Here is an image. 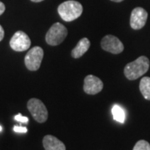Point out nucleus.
<instances>
[{
    "mask_svg": "<svg viewBox=\"0 0 150 150\" xmlns=\"http://www.w3.org/2000/svg\"><path fill=\"white\" fill-rule=\"evenodd\" d=\"M13 130L17 133H27L28 129L25 127H21V126H14Z\"/></svg>",
    "mask_w": 150,
    "mask_h": 150,
    "instance_id": "obj_16",
    "label": "nucleus"
},
{
    "mask_svg": "<svg viewBox=\"0 0 150 150\" xmlns=\"http://www.w3.org/2000/svg\"><path fill=\"white\" fill-rule=\"evenodd\" d=\"M61 18L66 22H72L79 18L83 13V6L79 2L69 0L62 3L58 8Z\"/></svg>",
    "mask_w": 150,
    "mask_h": 150,
    "instance_id": "obj_2",
    "label": "nucleus"
},
{
    "mask_svg": "<svg viewBox=\"0 0 150 150\" xmlns=\"http://www.w3.org/2000/svg\"><path fill=\"white\" fill-rule=\"evenodd\" d=\"M9 44L13 50L17 52H23L30 48L31 40L25 33L23 31H18L13 35Z\"/></svg>",
    "mask_w": 150,
    "mask_h": 150,
    "instance_id": "obj_6",
    "label": "nucleus"
},
{
    "mask_svg": "<svg viewBox=\"0 0 150 150\" xmlns=\"http://www.w3.org/2000/svg\"><path fill=\"white\" fill-rule=\"evenodd\" d=\"M148 19V13L143 8H135L131 13L130 16V26L135 30L141 29L144 27Z\"/></svg>",
    "mask_w": 150,
    "mask_h": 150,
    "instance_id": "obj_8",
    "label": "nucleus"
},
{
    "mask_svg": "<svg viewBox=\"0 0 150 150\" xmlns=\"http://www.w3.org/2000/svg\"><path fill=\"white\" fill-rule=\"evenodd\" d=\"M112 113L113 119L115 121L121 123H124L126 116H125V112H124L123 108L121 106H119L118 104H114L112 106Z\"/></svg>",
    "mask_w": 150,
    "mask_h": 150,
    "instance_id": "obj_13",
    "label": "nucleus"
},
{
    "mask_svg": "<svg viewBox=\"0 0 150 150\" xmlns=\"http://www.w3.org/2000/svg\"><path fill=\"white\" fill-rule=\"evenodd\" d=\"M4 37V30L3 27L0 25V42L3 40Z\"/></svg>",
    "mask_w": 150,
    "mask_h": 150,
    "instance_id": "obj_18",
    "label": "nucleus"
},
{
    "mask_svg": "<svg viewBox=\"0 0 150 150\" xmlns=\"http://www.w3.org/2000/svg\"><path fill=\"white\" fill-rule=\"evenodd\" d=\"M90 47V41L88 38H83L79 41L78 44L76 45L73 51H72V56L74 59H79L82 57L86 52L88 50V48Z\"/></svg>",
    "mask_w": 150,
    "mask_h": 150,
    "instance_id": "obj_11",
    "label": "nucleus"
},
{
    "mask_svg": "<svg viewBox=\"0 0 150 150\" xmlns=\"http://www.w3.org/2000/svg\"><path fill=\"white\" fill-rule=\"evenodd\" d=\"M2 129H3V128H2V126H1V125H0V132H1V131H2Z\"/></svg>",
    "mask_w": 150,
    "mask_h": 150,
    "instance_id": "obj_21",
    "label": "nucleus"
},
{
    "mask_svg": "<svg viewBox=\"0 0 150 150\" xmlns=\"http://www.w3.org/2000/svg\"><path fill=\"white\" fill-rule=\"evenodd\" d=\"M103 83L102 80L94 75H88L84 79L83 90L86 93L94 95L102 91Z\"/></svg>",
    "mask_w": 150,
    "mask_h": 150,
    "instance_id": "obj_9",
    "label": "nucleus"
},
{
    "mask_svg": "<svg viewBox=\"0 0 150 150\" xmlns=\"http://www.w3.org/2000/svg\"><path fill=\"white\" fill-rule=\"evenodd\" d=\"M14 119L18 121V122H20V123H27L28 122V118L27 117H24V116H23L21 113H18V114H17L16 116L14 117Z\"/></svg>",
    "mask_w": 150,
    "mask_h": 150,
    "instance_id": "obj_15",
    "label": "nucleus"
},
{
    "mask_svg": "<svg viewBox=\"0 0 150 150\" xmlns=\"http://www.w3.org/2000/svg\"><path fill=\"white\" fill-rule=\"evenodd\" d=\"M28 109L38 123H43L48 119V112L43 103L38 98H31L27 104Z\"/></svg>",
    "mask_w": 150,
    "mask_h": 150,
    "instance_id": "obj_4",
    "label": "nucleus"
},
{
    "mask_svg": "<svg viewBox=\"0 0 150 150\" xmlns=\"http://www.w3.org/2000/svg\"><path fill=\"white\" fill-rule=\"evenodd\" d=\"M5 11V5L4 3L0 2V15H2Z\"/></svg>",
    "mask_w": 150,
    "mask_h": 150,
    "instance_id": "obj_17",
    "label": "nucleus"
},
{
    "mask_svg": "<svg viewBox=\"0 0 150 150\" xmlns=\"http://www.w3.org/2000/svg\"><path fill=\"white\" fill-rule=\"evenodd\" d=\"M112 2H116V3H119V2H122L123 0H111Z\"/></svg>",
    "mask_w": 150,
    "mask_h": 150,
    "instance_id": "obj_20",
    "label": "nucleus"
},
{
    "mask_svg": "<svg viewBox=\"0 0 150 150\" xmlns=\"http://www.w3.org/2000/svg\"><path fill=\"white\" fill-rule=\"evenodd\" d=\"M45 150H66L64 144L53 135H46L43 139Z\"/></svg>",
    "mask_w": 150,
    "mask_h": 150,
    "instance_id": "obj_10",
    "label": "nucleus"
},
{
    "mask_svg": "<svg viewBox=\"0 0 150 150\" xmlns=\"http://www.w3.org/2000/svg\"><path fill=\"white\" fill-rule=\"evenodd\" d=\"M139 89L145 99L150 100V78L144 77L139 83Z\"/></svg>",
    "mask_w": 150,
    "mask_h": 150,
    "instance_id": "obj_12",
    "label": "nucleus"
},
{
    "mask_svg": "<svg viewBox=\"0 0 150 150\" xmlns=\"http://www.w3.org/2000/svg\"><path fill=\"white\" fill-rule=\"evenodd\" d=\"M43 58V50L40 47H33L26 54L24 63L27 69L30 71H36L40 66Z\"/></svg>",
    "mask_w": 150,
    "mask_h": 150,
    "instance_id": "obj_5",
    "label": "nucleus"
},
{
    "mask_svg": "<svg viewBox=\"0 0 150 150\" xmlns=\"http://www.w3.org/2000/svg\"><path fill=\"white\" fill-rule=\"evenodd\" d=\"M32 2H34V3H39V2H42L43 0H31Z\"/></svg>",
    "mask_w": 150,
    "mask_h": 150,
    "instance_id": "obj_19",
    "label": "nucleus"
},
{
    "mask_svg": "<svg viewBox=\"0 0 150 150\" xmlns=\"http://www.w3.org/2000/svg\"><path fill=\"white\" fill-rule=\"evenodd\" d=\"M149 69V59L145 56L129 63L124 68V75L129 80H135L145 74Z\"/></svg>",
    "mask_w": 150,
    "mask_h": 150,
    "instance_id": "obj_1",
    "label": "nucleus"
},
{
    "mask_svg": "<svg viewBox=\"0 0 150 150\" xmlns=\"http://www.w3.org/2000/svg\"><path fill=\"white\" fill-rule=\"evenodd\" d=\"M68 35V30L64 24L56 23L53 24L46 33V43L51 46H56L62 43Z\"/></svg>",
    "mask_w": 150,
    "mask_h": 150,
    "instance_id": "obj_3",
    "label": "nucleus"
},
{
    "mask_svg": "<svg viewBox=\"0 0 150 150\" xmlns=\"http://www.w3.org/2000/svg\"><path fill=\"white\" fill-rule=\"evenodd\" d=\"M133 150H150V144L145 140H139L136 143Z\"/></svg>",
    "mask_w": 150,
    "mask_h": 150,
    "instance_id": "obj_14",
    "label": "nucleus"
},
{
    "mask_svg": "<svg viewBox=\"0 0 150 150\" xmlns=\"http://www.w3.org/2000/svg\"><path fill=\"white\" fill-rule=\"evenodd\" d=\"M101 47L103 50L112 54H120L124 49L123 43L113 35H106L105 37L103 38Z\"/></svg>",
    "mask_w": 150,
    "mask_h": 150,
    "instance_id": "obj_7",
    "label": "nucleus"
}]
</instances>
